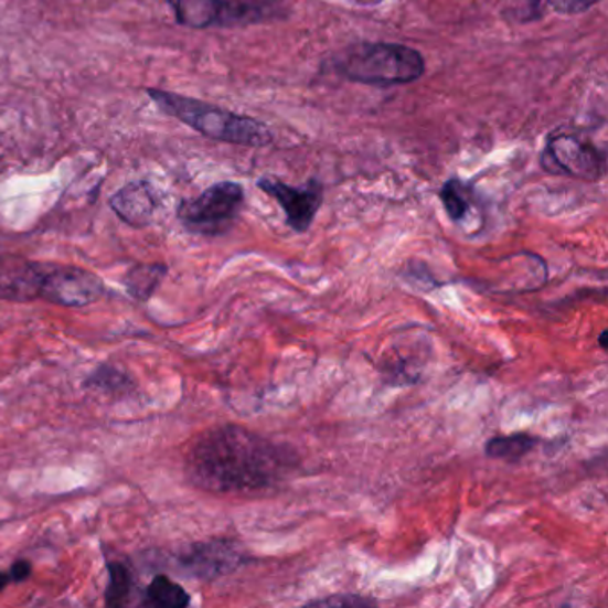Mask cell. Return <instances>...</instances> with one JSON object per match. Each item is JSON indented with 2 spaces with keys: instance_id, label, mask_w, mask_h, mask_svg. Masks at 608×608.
Masks as SVG:
<instances>
[{
  "instance_id": "20",
  "label": "cell",
  "mask_w": 608,
  "mask_h": 608,
  "mask_svg": "<svg viewBox=\"0 0 608 608\" xmlns=\"http://www.w3.org/2000/svg\"><path fill=\"white\" fill-rule=\"evenodd\" d=\"M11 582L10 573L0 572V590H4Z\"/></svg>"
},
{
  "instance_id": "19",
  "label": "cell",
  "mask_w": 608,
  "mask_h": 608,
  "mask_svg": "<svg viewBox=\"0 0 608 608\" xmlns=\"http://www.w3.org/2000/svg\"><path fill=\"white\" fill-rule=\"evenodd\" d=\"M11 582H24L31 576V564L28 561H17L11 567Z\"/></svg>"
},
{
  "instance_id": "10",
  "label": "cell",
  "mask_w": 608,
  "mask_h": 608,
  "mask_svg": "<svg viewBox=\"0 0 608 608\" xmlns=\"http://www.w3.org/2000/svg\"><path fill=\"white\" fill-rule=\"evenodd\" d=\"M181 566L200 580H214L220 576L236 572L245 562V553L239 544L228 538H213L207 543H196L182 553Z\"/></svg>"
},
{
  "instance_id": "9",
  "label": "cell",
  "mask_w": 608,
  "mask_h": 608,
  "mask_svg": "<svg viewBox=\"0 0 608 608\" xmlns=\"http://www.w3.org/2000/svg\"><path fill=\"white\" fill-rule=\"evenodd\" d=\"M47 263H36L0 248V298L10 302H31L42 298Z\"/></svg>"
},
{
  "instance_id": "14",
  "label": "cell",
  "mask_w": 608,
  "mask_h": 608,
  "mask_svg": "<svg viewBox=\"0 0 608 608\" xmlns=\"http://www.w3.org/2000/svg\"><path fill=\"white\" fill-rule=\"evenodd\" d=\"M439 199H441L451 222H460L471 210L474 196L473 190L468 184L454 177L450 181L445 182V186L439 191Z\"/></svg>"
},
{
  "instance_id": "18",
  "label": "cell",
  "mask_w": 608,
  "mask_h": 608,
  "mask_svg": "<svg viewBox=\"0 0 608 608\" xmlns=\"http://www.w3.org/2000/svg\"><path fill=\"white\" fill-rule=\"evenodd\" d=\"M373 601L370 599L359 598V596H332V598L320 599V601H311L309 605H326V607H335V605H370Z\"/></svg>"
},
{
  "instance_id": "3",
  "label": "cell",
  "mask_w": 608,
  "mask_h": 608,
  "mask_svg": "<svg viewBox=\"0 0 608 608\" xmlns=\"http://www.w3.org/2000/svg\"><path fill=\"white\" fill-rule=\"evenodd\" d=\"M335 68L352 83L390 88L422 79L425 60L416 49L399 43H361L344 52Z\"/></svg>"
},
{
  "instance_id": "1",
  "label": "cell",
  "mask_w": 608,
  "mask_h": 608,
  "mask_svg": "<svg viewBox=\"0 0 608 608\" xmlns=\"http://www.w3.org/2000/svg\"><path fill=\"white\" fill-rule=\"evenodd\" d=\"M295 466V451L239 425L211 428L186 456L190 482L216 494L269 491L288 479Z\"/></svg>"
},
{
  "instance_id": "5",
  "label": "cell",
  "mask_w": 608,
  "mask_h": 608,
  "mask_svg": "<svg viewBox=\"0 0 608 608\" xmlns=\"http://www.w3.org/2000/svg\"><path fill=\"white\" fill-rule=\"evenodd\" d=\"M245 204V191L237 182H218L202 195L184 200L179 207L182 225L195 234L218 236L227 233Z\"/></svg>"
},
{
  "instance_id": "2",
  "label": "cell",
  "mask_w": 608,
  "mask_h": 608,
  "mask_svg": "<svg viewBox=\"0 0 608 608\" xmlns=\"http://www.w3.org/2000/svg\"><path fill=\"white\" fill-rule=\"evenodd\" d=\"M147 95L167 115L181 120L182 124H186L211 140L243 145V147H266L274 141L271 130L256 118L236 115L213 104L164 92V89L149 88Z\"/></svg>"
},
{
  "instance_id": "16",
  "label": "cell",
  "mask_w": 608,
  "mask_h": 608,
  "mask_svg": "<svg viewBox=\"0 0 608 608\" xmlns=\"http://www.w3.org/2000/svg\"><path fill=\"white\" fill-rule=\"evenodd\" d=\"M107 569H109V585L106 590V605L121 607L127 604L132 590V575L129 567L121 562H109Z\"/></svg>"
},
{
  "instance_id": "12",
  "label": "cell",
  "mask_w": 608,
  "mask_h": 608,
  "mask_svg": "<svg viewBox=\"0 0 608 608\" xmlns=\"http://www.w3.org/2000/svg\"><path fill=\"white\" fill-rule=\"evenodd\" d=\"M145 596H147V605H153V607L184 608L191 604L186 590L164 575L156 576L150 582Z\"/></svg>"
},
{
  "instance_id": "7",
  "label": "cell",
  "mask_w": 608,
  "mask_h": 608,
  "mask_svg": "<svg viewBox=\"0 0 608 608\" xmlns=\"http://www.w3.org/2000/svg\"><path fill=\"white\" fill-rule=\"evenodd\" d=\"M100 277L79 266L47 265L42 300L63 307H86L103 297Z\"/></svg>"
},
{
  "instance_id": "15",
  "label": "cell",
  "mask_w": 608,
  "mask_h": 608,
  "mask_svg": "<svg viewBox=\"0 0 608 608\" xmlns=\"http://www.w3.org/2000/svg\"><path fill=\"white\" fill-rule=\"evenodd\" d=\"M164 275H167V266L164 265L136 266L127 274V291L138 300H147L161 284Z\"/></svg>"
},
{
  "instance_id": "8",
  "label": "cell",
  "mask_w": 608,
  "mask_h": 608,
  "mask_svg": "<svg viewBox=\"0 0 608 608\" xmlns=\"http://www.w3.org/2000/svg\"><path fill=\"white\" fill-rule=\"evenodd\" d=\"M257 186L279 202L286 213V223L298 234L307 233L311 228L323 204V188L318 181H309L303 186L292 188L279 179L263 177L257 181Z\"/></svg>"
},
{
  "instance_id": "11",
  "label": "cell",
  "mask_w": 608,
  "mask_h": 608,
  "mask_svg": "<svg viewBox=\"0 0 608 608\" xmlns=\"http://www.w3.org/2000/svg\"><path fill=\"white\" fill-rule=\"evenodd\" d=\"M111 207L124 222L132 227H145L152 222L158 200L147 182H132L121 188L111 199Z\"/></svg>"
},
{
  "instance_id": "13",
  "label": "cell",
  "mask_w": 608,
  "mask_h": 608,
  "mask_svg": "<svg viewBox=\"0 0 608 608\" xmlns=\"http://www.w3.org/2000/svg\"><path fill=\"white\" fill-rule=\"evenodd\" d=\"M537 437L530 434H512L505 437H492L486 445V456L489 459L520 460L525 457L535 445Z\"/></svg>"
},
{
  "instance_id": "21",
  "label": "cell",
  "mask_w": 608,
  "mask_h": 608,
  "mask_svg": "<svg viewBox=\"0 0 608 608\" xmlns=\"http://www.w3.org/2000/svg\"><path fill=\"white\" fill-rule=\"evenodd\" d=\"M599 344H601V349L607 350V330L599 335Z\"/></svg>"
},
{
  "instance_id": "17",
  "label": "cell",
  "mask_w": 608,
  "mask_h": 608,
  "mask_svg": "<svg viewBox=\"0 0 608 608\" xmlns=\"http://www.w3.org/2000/svg\"><path fill=\"white\" fill-rule=\"evenodd\" d=\"M599 0H546V4L555 13L561 14H582L589 11L593 6L598 4Z\"/></svg>"
},
{
  "instance_id": "4",
  "label": "cell",
  "mask_w": 608,
  "mask_h": 608,
  "mask_svg": "<svg viewBox=\"0 0 608 608\" xmlns=\"http://www.w3.org/2000/svg\"><path fill=\"white\" fill-rule=\"evenodd\" d=\"M179 24L190 29H231L284 19L282 0H168Z\"/></svg>"
},
{
  "instance_id": "6",
  "label": "cell",
  "mask_w": 608,
  "mask_h": 608,
  "mask_svg": "<svg viewBox=\"0 0 608 608\" xmlns=\"http://www.w3.org/2000/svg\"><path fill=\"white\" fill-rule=\"evenodd\" d=\"M541 167L553 175H567L580 181L598 182L605 177L604 150L576 135L550 138L541 156Z\"/></svg>"
}]
</instances>
